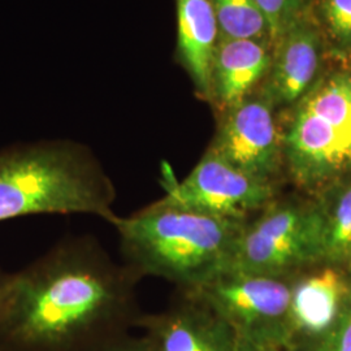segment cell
<instances>
[{
  "mask_svg": "<svg viewBox=\"0 0 351 351\" xmlns=\"http://www.w3.org/2000/svg\"><path fill=\"white\" fill-rule=\"evenodd\" d=\"M139 281L98 239H63L10 274L0 345L12 351H94L137 326Z\"/></svg>",
  "mask_w": 351,
  "mask_h": 351,
  "instance_id": "6da1fadb",
  "label": "cell"
},
{
  "mask_svg": "<svg viewBox=\"0 0 351 351\" xmlns=\"http://www.w3.org/2000/svg\"><path fill=\"white\" fill-rule=\"evenodd\" d=\"M245 221L226 220L155 201L114 216L121 262L137 276L158 277L180 291L226 271Z\"/></svg>",
  "mask_w": 351,
  "mask_h": 351,
  "instance_id": "7a4b0ae2",
  "label": "cell"
},
{
  "mask_svg": "<svg viewBox=\"0 0 351 351\" xmlns=\"http://www.w3.org/2000/svg\"><path fill=\"white\" fill-rule=\"evenodd\" d=\"M116 186L101 163L72 142L0 151V223L32 215H90L111 221Z\"/></svg>",
  "mask_w": 351,
  "mask_h": 351,
  "instance_id": "3957f363",
  "label": "cell"
},
{
  "mask_svg": "<svg viewBox=\"0 0 351 351\" xmlns=\"http://www.w3.org/2000/svg\"><path fill=\"white\" fill-rule=\"evenodd\" d=\"M319 204H268L241 228L226 271L281 277L323 259Z\"/></svg>",
  "mask_w": 351,
  "mask_h": 351,
  "instance_id": "277c9868",
  "label": "cell"
},
{
  "mask_svg": "<svg viewBox=\"0 0 351 351\" xmlns=\"http://www.w3.org/2000/svg\"><path fill=\"white\" fill-rule=\"evenodd\" d=\"M291 289L281 277L224 271L184 293L210 307L239 337L293 341L289 329Z\"/></svg>",
  "mask_w": 351,
  "mask_h": 351,
  "instance_id": "5b68a950",
  "label": "cell"
},
{
  "mask_svg": "<svg viewBox=\"0 0 351 351\" xmlns=\"http://www.w3.org/2000/svg\"><path fill=\"white\" fill-rule=\"evenodd\" d=\"M164 178L165 194L159 201L226 220L246 221L275 197L272 182L245 173L211 147L182 181L168 168Z\"/></svg>",
  "mask_w": 351,
  "mask_h": 351,
  "instance_id": "8992f818",
  "label": "cell"
},
{
  "mask_svg": "<svg viewBox=\"0 0 351 351\" xmlns=\"http://www.w3.org/2000/svg\"><path fill=\"white\" fill-rule=\"evenodd\" d=\"M137 326L154 351L239 350V336L233 328L184 291L165 310L141 315Z\"/></svg>",
  "mask_w": 351,
  "mask_h": 351,
  "instance_id": "52a82bcc",
  "label": "cell"
},
{
  "mask_svg": "<svg viewBox=\"0 0 351 351\" xmlns=\"http://www.w3.org/2000/svg\"><path fill=\"white\" fill-rule=\"evenodd\" d=\"M211 149L245 173L271 182L278 165L280 137L269 104L246 98L226 108Z\"/></svg>",
  "mask_w": 351,
  "mask_h": 351,
  "instance_id": "ba28073f",
  "label": "cell"
},
{
  "mask_svg": "<svg viewBox=\"0 0 351 351\" xmlns=\"http://www.w3.org/2000/svg\"><path fill=\"white\" fill-rule=\"evenodd\" d=\"M351 298V278L333 264L303 277L291 289L289 329L295 346H311L336 326Z\"/></svg>",
  "mask_w": 351,
  "mask_h": 351,
  "instance_id": "9c48e42d",
  "label": "cell"
},
{
  "mask_svg": "<svg viewBox=\"0 0 351 351\" xmlns=\"http://www.w3.org/2000/svg\"><path fill=\"white\" fill-rule=\"evenodd\" d=\"M269 58L263 45L254 39L221 37L213 55V95L226 110L246 99L262 78Z\"/></svg>",
  "mask_w": 351,
  "mask_h": 351,
  "instance_id": "30bf717a",
  "label": "cell"
},
{
  "mask_svg": "<svg viewBox=\"0 0 351 351\" xmlns=\"http://www.w3.org/2000/svg\"><path fill=\"white\" fill-rule=\"evenodd\" d=\"M178 50L197 88L213 95V64L217 21L210 0H177Z\"/></svg>",
  "mask_w": 351,
  "mask_h": 351,
  "instance_id": "8fae6325",
  "label": "cell"
},
{
  "mask_svg": "<svg viewBox=\"0 0 351 351\" xmlns=\"http://www.w3.org/2000/svg\"><path fill=\"white\" fill-rule=\"evenodd\" d=\"M319 63L314 34L304 29L294 30L280 52L274 88L277 98L290 103L297 101L313 81Z\"/></svg>",
  "mask_w": 351,
  "mask_h": 351,
  "instance_id": "7c38bea8",
  "label": "cell"
},
{
  "mask_svg": "<svg viewBox=\"0 0 351 351\" xmlns=\"http://www.w3.org/2000/svg\"><path fill=\"white\" fill-rule=\"evenodd\" d=\"M330 189L320 203L324 220L322 263L351 268V182Z\"/></svg>",
  "mask_w": 351,
  "mask_h": 351,
  "instance_id": "4fadbf2b",
  "label": "cell"
},
{
  "mask_svg": "<svg viewBox=\"0 0 351 351\" xmlns=\"http://www.w3.org/2000/svg\"><path fill=\"white\" fill-rule=\"evenodd\" d=\"M213 5L223 38L258 40L268 30L265 17L254 0H213Z\"/></svg>",
  "mask_w": 351,
  "mask_h": 351,
  "instance_id": "5bb4252c",
  "label": "cell"
},
{
  "mask_svg": "<svg viewBox=\"0 0 351 351\" xmlns=\"http://www.w3.org/2000/svg\"><path fill=\"white\" fill-rule=\"evenodd\" d=\"M301 106L351 133L350 77H332L315 88Z\"/></svg>",
  "mask_w": 351,
  "mask_h": 351,
  "instance_id": "9a60e30c",
  "label": "cell"
},
{
  "mask_svg": "<svg viewBox=\"0 0 351 351\" xmlns=\"http://www.w3.org/2000/svg\"><path fill=\"white\" fill-rule=\"evenodd\" d=\"M265 17L268 30L274 37H280L295 13L298 0H254Z\"/></svg>",
  "mask_w": 351,
  "mask_h": 351,
  "instance_id": "2e32d148",
  "label": "cell"
},
{
  "mask_svg": "<svg viewBox=\"0 0 351 351\" xmlns=\"http://www.w3.org/2000/svg\"><path fill=\"white\" fill-rule=\"evenodd\" d=\"M308 351H351V298L336 326L308 346Z\"/></svg>",
  "mask_w": 351,
  "mask_h": 351,
  "instance_id": "e0dca14e",
  "label": "cell"
},
{
  "mask_svg": "<svg viewBox=\"0 0 351 351\" xmlns=\"http://www.w3.org/2000/svg\"><path fill=\"white\" fill-rule=\"evenodd\" d=\"M326 20L339 37L351 36V0H326Z\"/></svg>",
  "mask_w": 351,
  "mask_h": 351,
  "instance_id": "ac0fdd59",
  "label": "cell"
},
{
  "mask_svg": "<svg viewBox=\"0 0 351 351\" xmlns=\"http://www.w3.org/2000/svg\"><path fill=\"white\" fill-rule=\"evenodd\" d=\"M94 351H154L150 342L142 335L134 337L130 332L104 342Z\"/></svg>",
  "mask_w": 351,
  "mask_h": 351,
  "instance_id": "d6986e66",
  "label": "cell"
},
{
  "mask_svg": "<svg viewBox=\"0 0 351 351\" xmlns=\"http://www.w3.org/2000/svg\"><path fill=\"white\" fill-rule=\"evenodd\" d=\"M237 351H298L293 341H258L239 337Z\"/></svg>",
  "mask_w": 351,
  "mask_h": 351,
  "instance_id": "ffe728a7",
  "label": "cell"
},
{
  "mask_svg": "<svg viewBox=\"0 0 351 351\" xmlns=\"http://www.w3.org/2000/svg\"><path fill=\"white\" fill-rule=\"evenodd\" d=\"M8 278L10 274H5L0 269V319L3 314V307H4V300H5V291H7V285H8Z\"/></svg>",
  "mask_w": 351,
  "mask_h": 351,
  "instance_id": "44dd1931",
  "label": "cell"
},
{
  "mask_svg": "<svg viewBox=\"0 0 351 351\" xmlns=\"http://www.w3.org/2000/svg\"><path fill=\"white\" fill-rule=\"evenodd\" d=\"M0 351H12L10 350V349H7L5 346H3V345H0Z\"/></svg>",
  "mask_w": 351,
  "mask_h": 351,
  "instance_id": "7402d4cb",
  "label": "cell"
}]
</instances>
